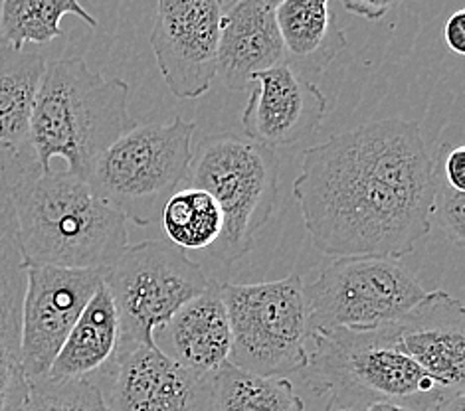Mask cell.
Segmentation results:
<instances>
[{
	"instance_id": "obj_1",
	"label": "cell",
	"mask_w": 465,
	"mask_h": 411,
	"mask_svg": "<svg viewBox=\"0 0 465 411\" xmlns=\"http://www.w3.org/2000/svg\"><path fill=\"white\" fill-rule=\"evenodd\" d=\"M436 159L416 121L381 119L309 147L293 198L327 258L401 259L431 230Z\"/></svg>"
},
{
	"instance_id": "obj_2",
	"label": "cell",
	"mask_w": 465,
	"mask_h": 411,
	"mask_svg": "<svg viewBox=\"0 0 465 411\" xmlns=\"http://www.w3.org/2000/svg\"><path fill=\"white\" fill-rule=\"evenodd\" d=\"M22 154V152H20ZM5 169L18 241L28 265L107 269L129 248L127 220L68 171L42 172L35 159Z\"/></svg>"
},
{
	"instance_id": "obj_3",
	"label": "cell",
	"mask_w": 465,
	"mask_h": 411,
	"mask_svg": "<svg viewBox=\"0 0 465 411\" xmlns=\"http://www.w3.org/2000/svg\"><path fill=\"white\" fill-rule=\"evenodd\" d=\"M129 83L107 80L80 55L52 64L38 85L30 115L28 144L42 172L64 159L68 172L87 181L95 161L129 131Z\"/></svg>"
},
{
	"instance_id": "obj_4",
	"label": "cell",
	"mask_w": 465,
	"mask_h": 411,
	"mask_svg": "<svg viewBox=\"0 0 465 411\" xmlns=\"http://www.w3.org/2000/svg\"><path fill=\"white\" fill-rule=\"evenodd\" d=\"M299 376L335 411H362L374 402L431 411L451 392L402 352L394 322L367 330H312L309 360Z\"/></svg>"
},
{
	"instance_id": "obj_5",
	"label": "cell",
	"mask_w": 465,
	"mask_h": 411,
	"mask_svg": "<svg viewBox=\"0 0 465 411\" xmlns=\"http://www.w3.org/2000/svg\"><path fill=\"white\" fill-rule=\"evenodd\" d=\"M184 182L208 192L223 212V233L206 251L234 263L252 250L256 233L273 214L280 159L273 149L248 137L214 132L193 151Z\"/></svg>"
},
{
	"instance_id": "obj_6",
	"label": "cell",
	"mask_w": 465,
	"mask_h": 411,
	"mask_svg": "<svg viewBox=\"0 0 465 411\" xmlns=\"http://www.w3.org/2000/svg\"><path fill=\"white\" fill-rule=\"evenodd\" d=\"M196 123L181 115L169 123L133 125L94 164L87 184L135 226L159 221L193 161Z\"/></svg>"
},
{
	"instance_id": "obj_7",
	"label": "cell",
	"mask_w": 465,
	"mask_h": 411,
	"mask_svg": "<svg viewBox=\"0 0 465 411\" xmlns=\"http://www.w3.org/2000/svg\"><path fill=\"white\" fill-rule=\"evenodd\" d=\"M228 310V362L258 376L290 377L309 360L312 320L305 283L297 273L278 281L220 283Z\"/></svg>"
},
{
	"instance_id": "obj_8",
	"label": "cell",
	"mask_w": 465,
	"mask_h": 411,
	"mask_svg": "<svg viewBox=\"0 0 465 411\" xmlns=\"http://www.w3.org/2000/svg\"><path fill=\"white\" fill-rule=\"evenodd\" d=\"M115 307L121 344L159 347L157 335L179 310L206 291L210 277L169 240L129 246L104 269Z\"/></svg>"
},
{
	"instance_id": "obj_9",
	"label": "cell",
	"mask_w": 465,
	"mask_h": 411,
	"mask_svg": "<svg viewBox=\"0 0 465 411\" xmlns=\"http://www.w3.org/2000/svg\"><path fill=\"white\" fill-rule=\"evenodd\" d=\"M428 295L402 263L391 258H331L305 285L312 330H367L401 320Z\"/></svg>"
},
{
	"instance_id": "obj_10",
	"label": "cell",
	"mask_w": 465,
	"mask_h": 411,
	"mask_svg": "<svg viewBox=\"0 0 465 411\" xmlns=\"http://www.w3.org/2000/svg\"><path fill=\"white\" fill-rule=\"evenodd\" d=\"M92 382L109 411H218L214 376L186 370L159 347L121 344Z\"/></svg>"
},
{
	"instance_id": "obj_11",
	"label": "cell",
	"mask_w": 465,
	"mask_h": 411,
	"mask_svg": "<svg viewBox=\"0 0 465 411\" xmlns=\"http://www.w3.org/2000/svg\"><path fill=\"white\" fill-rule=\"evenodd\" d=\"M102 283L104 269L28 265L20 320V362L28 382L48 376L75 320Z\"/></svg>"
},
{
	"instance_id": "obj_12",
	"label": "cell",
	"mask_w": 465,
	"mask_h": 411,
	"mask_svg": "<svg viewBox=\"0 0 465 411\" xmlns=\"http://www.w3.org/2000/svg\"><path fill=\"white\" fill-rule=\"evenodd\" d=\"M224 0H157L149 44L176 99L203 97L216 80Z\"/></svg>"
},
{
	"instance_id": "obj_13",
	"label": "cell",
	"mask_w": 465,
	"mask_h": 411,
	"mask_svg": "<svg viewBox=\"0 0 465 411\" xmlns=\"http://www.w3.org/2000/svg\"><path fill=\"white\" fill-rule=\"evenodd\" d=\"M327 115V97L305 75L287 64L252 80L242 129L248 139L270 149H287L312 139Z\"/></svg>"
},
{
	"instance_id": "obj_14",
	"label": "cell",
	"mask_w": 465,
	"mask_h": 411,
	"mask_svg": "<svg viewBox=\"0 0 465 411\" xmlns=\"http://www.w3.org/2000/svg\"><path fill=\"white\" fill-rule=\"evenodd\" d=\"M396 338L428 376L446 387L465 384V308L446 291H428L406 317L394 322Z\"/></svg>"
},
{
	"instance_id": "obj_15",
	"label": "cell",
	"mask_w": 465,
	"mask_h": 411,
	"mask_svg": "<svg viewBox=\"0 0 465 411\" xmlns=\"http://www.w3.org/2000/svg\"><path fill=\"white\" fill-rule=\"evenodd\" d=\"M285 64L278 22L262 0H232L220 26L216 77L228 90H250L253 75Z\"/></svg>"
},
{
	"instance_id": "obj_16",
	"label": "cell",
	"mask_w": 465,
	"mask_h": 411,
	"mask_svg": "<svg viewBox=\"0 0 465 411\" xmlns=\"http://www.w3.org/2000/svg\"><path fill=\"white\" fill-rule=\"evenodd\" d=\"M167 340L173 360L201 376H214L228 364L232 332L220 283L210 279L206 291L188 301L157 338Z\"/></svg>"
},
{
	"instance_id": "obj_17",
	"label": "cell",
	"mask_w": 465,
	"mask_h": 411,
	"mask_svg": "<svg viewBox=\"0 0 465 411\" xmlns=\"http://www.w3.org/2000/svg\"><path fill=\"white\" fill-rule=\"evenodd\" d=\"M285 64L305 73H323L347 48L331 0H283L273 10Z\"/></svg>"
},
{
	"instance_id": "obj_18",
	"label": "cell",
	"mask_w": 465,
	"mask_h": 411,
	"mask_svg": "<svg viewBox=\"0 0 465 411\" xmlns=\"http://www.w3.org/2000/svg\"><path fill=\"white\" fill-rule=\"evenodd\" d=\"M121 348V328L107 287L99 285L54 358L50 380H95Z\"/></svg>"
},
{
	"instance_id": "obj_19",
	"label": "cell",
	"mask_w": 465,
	"mask_h": 411,
	"mask_svg": "<svg viewBox=\"0 0 465 411\" xmlns=\"http://www.w3.org/2000/svg\"><path fill=\"white\" fill-rule=\"evenodd\" d=\"M46 60L38 52L0 44V147L20 154L28 144L30 115Z\"/></svg>"
},
{
	"instance_id": "obj_20",
	"label": "cell",
	"mask_w": 465,
	"mask_h": 411,
	"mask_svg": "<svg viewBox=\"0 0 465 411\" xmlns=\"http://www.w3.org/2000/svg\"><path fill=\"white\" fill-rule=\"evenodd\" d=\"M64 16L80 18L92 28L99 26L80 0H0V44L13 50H25L26 44L46 46L64 34Z\"/></svg>"
},
{
	"instance_id": "obj_21",
	"label": "cell",
	"mask_w": 465,
	"mask_h": 411,
	"mask_svg": "<svg viewBox=\"0 0 465 411\" xmlns=\"http://www.w3.org/2000/svg\"><path fill=\"white\" fill-rule=\"evenodd\" d=\"M218 411H305L292 377L258 376L230 362L214 374Z\"/></svg>"
},
{
	"instance_id": "obj_22",
	"label": "cell",
	"mask_w": 465,
	"mask_h": 411,
	"mask_svg": "<svg viewBox=\"0 0 465 411\" xmlns=\"http://www.w3.org/2000/svg\"><path fill=\"white\" fill-rule=\"evenodd\" d=\"M26 263L22 258L13 198L5 169H0V335L20 338Z\"/></svg>"
},
{
	"instance_id": "obj_23",
	"label": "cell",
	"mask_w": 465,
	"mask_h": 411,
	"mask_svg": "<svg viewBox=\"0 0 465 411\" xmlns=\"http://www.w3.org/2000/svg\"><path fill=\"white\" fill-rule=\"evenodd\" d=\"M163 233L184 251L208 250L223 233V212L201 188L176 191L161 210Z\"/></svg>"
},
{
	"instance_id": "obj_24",
	"label": "cell",
	"mask_w": 465,
	"mask_h": 411,
	"mask_svg": "<svg viewBox=\"0 0 465 411\" xmlns=\"http://www.w3.org/2000/svg\"><path fill=\"white\" fill-rule=\"evenodd\" d=\"M22 411H109L99 387L92 380H40L30 382Z\"/></svg>"
},
{
	"instance_id": "obj_25",
	"label": "cell",
	"mask_w": 465,
	"mask_h": 411,
	"mask_svg": "<svg viewBox=\"0 0 465 411\" xmlns=\"http://www.w3.org/2000/svg\"><path fill=\"white\" fill-rule=\"evenodd\" d=\"M431 224H436L450 246L463 250L465 246V192L451 188L436 169V191L431 200Z\"/></svg>"
},
{
	"instance_id": "obj_26",
	"label": "cell",
	"mask_w": 465,
	"mask_h": 411,
	"mask_svg": "<svg viewBox=\"0 0 465 411\" xmlns=\"http://www.w3.org/2000/svg\"><path fill=\"white\" fill-rule=\"evenodd\" d=\"M28 387L20 362V338L0 335V411H22Z\"/></svg>"
},
{
	"instance_id": "obj_27",
	"label": "cell",
	"mask_w": 465,
	"mask_h": 411,
	"mask_svg": "<svg viewBox=\"0 0 465 411\" xmlns=\"http://www.w3.org/2000/svg\"><path fill=\"white\" fill-rule=\"evenodd\" d=\"M436 169L441 179H444L451 188L460 192H465V147L450 149L448 144H441L434 154Z\"/></svg>"
},
{
	"instance_id": "obj_28",
	"label": "cell",
	"mask_w": 465,
	"mask_h": 411,
	"mask_svg": "<svg viewBox=\"0 0 465 411\" xmlns=\"http://www.w3.org/2000/svg\"><path fill=\"white\" fill-rule=\"evenodd\" d=\"M341 6L347 10V13L361 16L364 20H382L386 15L394 10L402 0H339Z\"/></svg>"
},
{
	"instance_id": "obj_29",
	"label": "cell",
	"mask_w": 465,
	"mask_h": 411,
	"mask_svg": "<svg viewBox=\"0 0 465 411\" xmlns=\"http://www.w3.org/2000/svg\"><path fill=\"white\" fill-rule=\"evenodd\" d=\"M444 40L450 52L458 55L465 54V10H458L446 20Z\"/></svg>"
},
{
	"instance_id": "obj_30",
	"label": "cell",
	"mask_w": 465,
	"mask_h": 411,
	"mask_svg": "<svg viewBox=\"0 0 465 411\" xmlns=\"http://www.w3.org/2000/svg\"><path fill=\"white\" fill-rule=\"evenodd\" d=\"M431 411H465V390H451Z\"/></svg>"
},
{
	"instance_id": "obj_31",
	"label": "cell",
	"mask_w": 465,
	"mask_h": 411,
	"mask_svg": "<svg viewBox=\"0 0 465 411\" xmlns=\"http://www.w3.org/2000/svg\"><path fill=\"white\" fill-rule=\"evenodd\" d=\"M362 411H420V409L406 404H396V402H374L364 407Z\"/></svg>"
},
{
	"instance_id": "obj_32",
	"label": "cell",
	"mask_w": 465,
	"mask_h": 411,
	"mask_svg": "<svg viewBox=\"0 0 465 411\" xmlns=\"http://www.w3.org/2000/svg\"><path fill=\"white\" fill-rule=\"evenodd\" d=\"M262 3H263L265 6H270L272 10H275V8H278V6L283 3V0H262Z\"/></svg>"
},
{
	"instance_id": "obj_33",
	"label": "cell",
	"mask_w": 465,
	"mask_h": 411,
	"mask_svg": "<svg viewBox=\"0 0 465 411\" xmlns=\"http://www.w3.org/2000/svg\"><path fill=\"white\" fill-rule=\"evenodd\" d=\"M323 411H335V409H333V407H331V406H329V404H325V407H323ZM337 411H341V409H337Z\"/></svg>"
}]
</instances>
